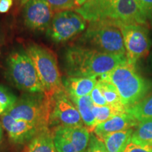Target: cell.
Here are the masks:
<instances>
[{"mask_svg": "<svg viewBox=\"0 0 152 152\" xmlns=\"http://www.w3.org/2000/svg\"><path fill=\"white\" fill-rule=\"evenodd\" d=\"M127 61L126 56H115L83 46L69 47L64 54V66L69 77L99 78Z\"/></svg>", "mask_w": 152, "mask_h": 152, "instance_id": "cell-1", "label": "cell"}, {"mask_svg": "<svg viewBox=\"0 0 152 152\" xmlns=\"http://www.w3.org/2000/svg\"><path fill=\"white\" fill-rule=\"evenodd\" d=\"M75 11L90 23L106 21L118 28L125 24L149 26L135 0H88Z\"/></svg>", "mask_w": 152, "mask_h": 152, "instance_id": "cell-2", "label": "cell"}, {"mask_svg": "<svg viewBox=\"0 0 152 152\" xmlns=\"http://www.w3.org/2000/svg\"><path fill=\"white\" fill-rule=\"evenodd\" d=\"M98 80L110 82L115 87L126 110L145 98L151 88V83L140 75L135 64L128 61L101 75Z\"/></svg>", "mask_w": 152, "mask_h": 152, "instance_id": "cell-3", "label": "cell"}, {"mask_svg": "<svg viewBox=\"0 0 152 152\" xmlns=\"http://www.w3.org/2000/svg\"><path fill=\"white\" fill-rule=\"evenodd\" d=\"M6 77L18 90L45 92L31 58L23 49H14L6 61Z\"/></svg>", "mask_w": 152, "mask_h": 152, "instance_id": "cell-4", "label": "cell"}, {"mask_svg": "<svg viewBox=\"0 0 152 152\" xmlns=\"http://www.w3.org/2000/svg\"><path fill=\"white\" fill-rule=\"evenodd\" d=\"M50 113L51 99L45 92H26L5 113L46 129L49 128Z\"/></svg>", "mask_w": 152, "mask_h": 152, "instance_id": "cell-5", "label": "cell"}, {"mask_svg": "<svg viewBox=\"0 0 152 152\" xmlns=\"http://www.w3.org/2000/svg\"><path fill=\"white\" fill-rule=\"evenodd\" d=\"M26 52L35 66L47 96L51 99L56 92L64 90L56 57L54 53L46 47L35 44L28 46Z\"/></svg>", "mask_w": 152, "mask_h": 152, "instance_id": "cell-6", "label": "cell"}, {"mask_svg": "<svg viewBox=\"0 0 152 152\" xmlns=\"http://www.w3.org/2000/svg\"><path fill=\"white\" fill-rule=\"evenodd\" d=\"M83 41L99 52L119 56H126L121 30L106 21L91 22L83 35Z\"/></svg>", "mask_w": 152, "mask_h": 152, "instance_id": "cell-7", "label": "cell"}, {"mask_svg": "<svg viewBox=\"0 0 152 152\" xmlns=\"http://www.w3.org/2000/svg\"><path fill=\"white\" fill-rule=\"evenodd\" d=\"M122 33L128 61L135 64L149 54L151 46L147 25L125 24L119 27Z\"/></svg>", "mask_w": 152, "mask_h": 152, "instance_id": "cell-8", "label": "cell"}, {"mask_svg": "<svg viewBox=\"0 0 152 152\" xmlns=\"http://www.w3.org/2000/svg\"><path fill=\"white\" fill-rule=\"evenodd\" d=\"M87 20L78 13L70 10L57 12L47 30V35L56 43L64 42L83 33Z\"/></svg>", "mask_w": 152, "mask_h": 152, "instance_id": "cell-9", "label": "cell"}, {"mask_svg": "<svg viewBox=\"0 0 152 152\" xmlns=\"http://www.w3.org/2000/svg\"><path fill=\"white\" fill-rule=\"evenodd\" d=\"M49 125L53 126H83L80 114L65 90L56 92L51 98Z\"/></svg>", "mask_w": 152, "mask_h": 152, "instance_id": "cell-10", "label": "cell"}, {"mask_svg": "<svg viewBox=\"0 0 152 152\" xmlns=\"http://www.w3.org/2000/svg\"><path fill=\"white\" fill-rule=\"evenodd\" d=\"M90 131L84 126H58L53 140L58 152H86L90 140Z\"/></svg>", "mask_w": 152, "mask_h": 152, "instance_id": "cell-11", "label": "cell"}, {"mask_svg": "<svg viewBox=\"0 0 152 152\" xmlns=\"http://www.w3.org/2000/svg\"><path fill=\"white\" fill-rule=\"evenodd\" d=\"M54 16V11L47 0H30L23 10L25 26L33 31L47 30Z\"/></svg>", "mask_w": 152, "mask_h": 152, "instance_id": "cell-12", "label": "cell"}, {"mask_svg": "<svg viewBox=\"0 0 152 152\" xmlns=\"http://www.w3.org/2000/svg\"><path fill=\"white\" fill-rule=\"evenodd\" d=\"M4 128L8 132L9 137L15 143L23 144L32 140L37 134L46 129L23 120H16L7 113L1 117Z\"/></svg>", "mask_w": 152, "mask_h": 152, "instance_id": "cell-13", "label": "cell"}, {"mask_svg": "<svg viewBox=\"0 0 152 152\" xmlns=\"http://www.w3.org/2000/svg\"><path fill=\"white\" fill-rule=\"evenodd\" d=\"M138 124V121L126 112L113 115L108 121L97 125L95 127L94 132L95 135L102 140L111 133L136 128Z\"/></svg>", "mask_w": 152, "mask_h": 152, "instance_id": "cell-14", "label": "cell"}, {"mask_svg": "<svg viewBox=\"0 0 152 152\" xmlns=\"http://www.w3.org/2000/svg\"><path fill=\"white\" fill-rule=\"evenodd\" d=\"M98 83V78L68 77L63 81L64 90L70 97H82L90 95Z\"/></svg>", "mask_w": 152, "mask_h": 152, "instance_id": "cell-15", "label": "cell"}, {"mask_svg": "<svg viewBox=\"0 0 152 152\" xmlns=\"http://www.w3.org/2000/svg\"><path fill=\"white\" fill-rule=\"evenodd\" d=\"M134 129L131 128L108 134L102 141L109 152H123L131 142Z\"/></svg>", "mask_w": 152, "mask_h": 152, "instance_id": "cell-16", "label": "cell"}, {"mask_svg": "<svg viewBox=\"0 0 152 152\" xmlns=\"http://www.w3.org/2000/svg\"><path fill=\"white\" fill-rule=\"evenodd\" d=\"M78 110L83 124L90 131H94L95 119L93 113V104L90 95L82 97H70Z\"/></svg>", "mask_w": 152, "mask_h": 152, "instance_id": "cell-17", "label": "cell"}, {"mask_svg": "<svg viewBox=\"0 0 152 152\" xmlns=\"http://www.w3.org/2000/svg\"><path fill=\"white\" fill-rule=\"evenodd\" d=\"M97 84L102 90L107 105L117 110L119 113H126V108L122 103L121 96L115 87L110 82L101 80H98Z\"/></svg>", "mask_w": 152, "mask_h": 152, "instance_id": "cell-18", "label": "cell"}, {"mask_svg": "<svg viewBox=\"0 0 152 152\" xmlns=\"http://www.w3.org/2000/svg\"><path fill=\"white\" fill-rule=\"evenodd\" d=\"M28 152H56L53 135L49 128L42 131L32 140Z\"/></svg>", "mask_w": 152, "mask_h": 152, "instance_id": "cell-19", "label": "cell"}, {"mask_svg": "<svg viewBox=\"0 0 152 152\" xmlns=\"http://www.w3.org/2000/svg\"><path fill=\"white\" fill-rule=\"evenodd\" d=\"M131 142L140 145L152 146V118L139 122L132 133Z\"/></svg>", "mask_w": 152, "mask_h": 152, "instance_id": "cell-20", "label": "cell"}, {"mask_svg": "<svg viewBox=\"0 0 152 152\" xmlns=\"http://www.w3.org/2000/svg\"><path fill=\"white\" fill-rule=\"evenodd\" d=\"M138 122L152 118V94L126 110Z\"/></svg>", "mask_w": 152, "mask_h": 152, "instance_id": "cell-21", "label": "cell"}, {"mask_svg": "<svg viewBox=\"0 0 152 152\" xmlns=\"http://www.w3.org/2000/svg\"><path fill=\"white\" fill-rule=\"evenodd\" d=\"M16 96L9 89L0 85V115L7 113L16 103Z\"/></svg>", "mask_w": 152, "mask_h": 152, "instance_id": "cell-22", "label": "cell"}, {"mask_svg": "<svg viewBox=\"0 0 152 152\" xmlns=\"http://www.w3.org/2000/svg\"><path fill=\"white\" fill-rule=\"evenodd\" d=\"M92 110L95 119V127L99 124L108 121L113 115L121 114L117 110L108 105L102 106L94 105Z\"/></svg>", "mask_w": 152, "mask_h": 152, "instance_id": "cell-23", "label": "cell"}, {"mask_svg": "<svg viewBox=\"0 0 152 152\" xmlns=\"http://www.w3.org/2000/svg\"><path fill=\"white\" fill-rule=\"evenodd\" d=\"M52 10L56 12L75 8V0H47Z\"/></svg>", "mask_w": 152, "mask_h": 152, "instance_id": "cell-24", "label": "cell"}, {"mask_svg": "<svg viewBox=\"0 0 152 152\" xmlns=\"http://www.w3.org/2000/svg\"><path fill=\"white\" fill-rule=\"evenodd\" d=\"M148 25L152 26V0H135Z\"/></svg>", "mask_w": 152, "mask_h": 152, "instance_id": "cell-25", "label": "cell"}, {"mask_svg": "<svg viewBox=\"0 0 152 152\" xmlns=\"http://www.w3.org/2000/svg\"><path fill=\"white\" fill-rule=\"evenodd\" d=\"M86 152H109L104 142L94 134H91L90 143Z\"/></svg>", "mask_w": 152, "mask_h": 152, "instance_id": "cell-26", "label": "cell"}, {"mask_svg": "<svg viewBox=\"0 0 152 152\" xmlns=\"http://www.w3.org/2000/svg\"><path fill=\"white\" fill-rule=\"evenodd\" d=\"M90 96L94 105L99 106L107 105L106 101L105 99V98H104V95L102 92V90H101L100 87L98 85V84H96L94 88L93 89V90L92 91V92H91L90 94Z\"/></svg>", "mask_w": 152, "mask_h": 152, "instance_id": "cell-27", "label": "cell"}, {"mask_svg": "<svg viewBox=\"0 0 152 152\" xmlns=\"http://www.w3.org/2000/svg\"><path fill=\"white\" fill-rule=\"evenodd\" d=\"M123 152H152V147L149 145H140L130 142Z\"/></svg>", "mask_w": 152, "mask_h": 152, "instance_id": "cell-28", "label": "cell"}, {"mask_svg": "<svg viewBox=\"0 0 152 152\" xmlns=\"http://www.w3.org/2000/svg\"><path fill=\"white\" fill-rule=\"evenodd\" d=\"M13 5V0H0V13L4 14L9 11Z\"/></svg>", "mask_w": 152, "mask_h": 152, "instance_id": "cell-29", "label": "cell"}, {"mask_svg": "<svg viewBox=\"0 0 152 152\" xmlns=\"http://www.w3.org/2000/svg\"><path fill=\"white\" fill-rule=\"evenodd\" d=\"M88 0H75V9L79 8L84 5Z\"/></svg>", "mask_w": 152, "mask_h": 152, "instance_id": "cell-30", "label": "cell"}, {"mask_svg": "<svg viewBox=\"0 0 152 152\" xmlns=\"http://www.w3.org/2000/svg\"><path fill=\"white\" fill-rule=\"evenodd\" d=\"M4 44V34L1 28H0V51L2 48Z\"/></svg>", "mask_w": 152, "mask_h": 152, "instance_id": "cell-31", "label": "cell"}, {"mask_svg": "<svg viewBox=\"0 0 152 152\" xmlns=\"http://www.w3.org/2000/svg\"><path fill=\"white\" fill-rule=\"evenodd\" d=\"M147 63H148V66H149L150 69H151V71H152V52L151 54L149 55V57H148Z\"/></svg>", "mask_w": 152, "mask_h": 152, "instance_id": "cell-32", "label": "cell"}, {"mask_svg": "<svg viewBox=\"0 0 152 152\" xmlns=\"http://www.w3.org/2000/svg\"><path fill=\"white\" fill-rule=\"evenodd\" d=\"M28 1H30V0H20V4L22 6H24Z\"/></svg>", "mask_w": 152, "mask_h": 152, "instance_id": "cell-33", "label": "cell"}, {"mask_svg": "<svg viewBox=\"0 0 152 152\" xmlns=\"http://www.w3.org/2000/svg\"><path fill=\"white\" fill-rule=\"evenodd\" d=\"M1 136H2V128H1V124L0 123V141H1Z\"/></svg>", "mask_w": 152, "mask_h": 152, "instance_id": "cell-34", "label": "cell"}, {"mask_svg": "<svg viewBox=\"0 0 152 152\" xmlns=\"http://www.w3.org/2000/svg\"><path fill=\"white\" fill-rule=\"evenodd\" d=\"M151 147H152V146H151Z\"/></svg>", "mask_w": 152, "mask_h": 152, "instance_id": "cell-35", "label": "cell"}]
</instances>
